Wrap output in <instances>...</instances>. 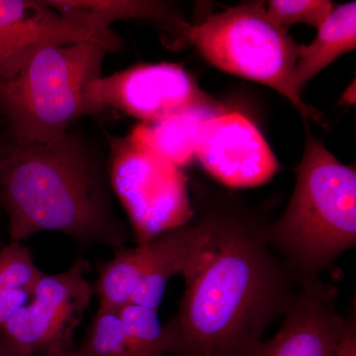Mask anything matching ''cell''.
Listing matches in <instances>:
<instances>
[{
	"instance_id": "cell-21",
	"label": "cell",
	"mask_w": 356,
	"mask_h": 356,
	"mask_svg": "<svg viewBox=\"0 0 356 356\" xmlns=\"http://www.w3.org/2000/svg\"><path fill=\"white\" fill-rule=\"evenodd\" d=\"M334 356H356L355 312L348 314L344 323V329Z\"/></svg>"
},
{
	"instance_id": "cell-22",
	"label": "cell",
	"mask_w": 356,
	"mask_h": 356,
	"mask_svg": "<svg viewBox=\"0 0 356 356\" xmlns=\"http://www.w3.org/2000/svg\"><path fill=\"white\" fill-rule=\"evenodd\" d=\"M356 98V89H355V81L348 86V88L344 90L343 95L341 97V104L353 105L355 104Z\"/></svg>"
},
{
	"instance_id": "cell-17",
	"label": "cell",
	"mask_w": 356,
	"mask_h": 356,
	"mask_svg": "<svg viewBox=\"0 0 356 356\" xmlns=\"http://www.w3.org/2000/svg\"><path fill=\"white\" fill-rule=\"evenodd\" d=\"M137 247L115 250L113 259L100 267L99 278L95 291L99 297V306L120 310L132 302L143 275V250Z\"/></svg>"
},
{
	"instance_id": "cell-15",
	"label": "cell",
	"mask_w": 356,
	"mask_h": 356,
	"mask_svg": "<svg viewBox=\"0 0 356 356\" xmlns=\"http://www.w3.org/2000/svg\"><path fill=\"white\" fill-rule=\"evenodd\" d=\"M355 47L356 2L353 1L334 7L312 43L301 44L295 67V88L301 92L318 72Z\"/></svg>"
},
{
	"instance_id": "cell-4",
	"label": "cell",
	"mask_w": 356,
	"mask_h": 356,
	"mask_svg": "<svg viewBox=\"0 0 356 356\" xmlns=\"http://www.w3.org/2000/svg\"><path fill=\"white\" fill-rule=\"evenodd\" d=\"M109 50L97 42L47 49L13 81L0 84V114L18 146L62 139L74 121L86 116V93L102 76Z\"/></svg>"
},
{
	"instance_id": "cell-1",
	"label": "cell",
	"mask_w": 356,
	"mask_h": 356,
	"mask_svg": "<svg viewBox=\"0 0 356 356\" xmlns=\"http://www.w3.org/2000/svg\"><path fill=\"white\" fill-rule=\"evenodd\" d=\"M213 213L212 245L184 278L177 313L163 325L170 355H247L284 318L298 290L268 242L269 222L241 211Z\"/></svg>"
},
{
	"instance_id": "cell-16",
	"label": "cell",
	"mask_w": 356,
	"mask_h": 356,
	"mask_svg": "<svg viewBox=\"0 0 356 356\" xmlns=\"http://www.w3.org/2000/svg\"><path fill=\"white\" fill-rule=\"evenodd\" d=\"M43 274L22 243L11 242L0 250V325L29 301Z\"/></svg>"
},
{
	"instance_id": "cell-20",
	"label": "cell",
	"mask_w": 356,
	"mask_h": 356,
	"mask_svg": "<svg viewBox=\"0 0 356 356\" xmlns=\"http://www.w3.org/2000/svg\"><path fill=\"white\" fill-rule=\"evenodd\" d=\"M332 9L334 4L327 0H273L268 2L266 11L269 17L282 27L303 23L318 29Z\"/></svg>"
},
{
	"instance_id": "cell-11",
	"label": "cell",
	"mask_w": 356,
	"mask_h": 356,
	"mask_svg": "<svg viewBox=\"0 0 356 356\" xmlns=\"http://www.w3.org/2000/svg\"><path fill=\"white\" fill-rule=\"evenodd\" d=\"M337 294L320 277L300 282L275 336L245 356H334L346 323L337 311Z\"/></svg>"
},
{
	"instance_id": "cell-13",
	"label": "cell",
	"mask_w": 356,
	"mask_h": 356,
	"mask_svg": "<svg viewBox=\"0 0 356 356\" xmlns=\"http://www.w3.org/2000/svg\"><path fill=\"white\" fill-rule=\"evenodd\" d=\"M65 19L81 29L115 38L110 25L119 20L147 19L184 33L186 24L165 2L149 0H46Z\"/></svg>"
},
{
	"instance_id": "cell-2",
	"label": "cell",
	"mask_w": 356,
	"mask_h": 356,
	"mask_svg": "<svg viewBox=\"0 0 356 356\" xmlns=\"http://www.w3.org/2000/svg\"><path fill=\"white\" fill-rule=\"evenodd\" d=\"M0 203L11 242L58 232L81 247L125 248L128 234L112 207L108 184L81 140L67 133L0 156Z\"/></svg>"
},
{
	"instance_id": "cell-12",
	"label": "cell",
	"mask_w": 356,
	"mask_h": 356,
	"mask_svg": "<svg viewBox=\"0 0 356 356\" xmlns=\"http://www.w3.org/2000/svg\"><path fill=\"white\" fill-rule=\"evenodd\" d=\"M213 232L214 213L210 212L194 224L168 229L143 242L144 273L132 303L158 310L170 280L188 276L208 254Z\"/></svg>"
},
{
	"instance_id": "cell-3",
	"label": "cell",
	"mask_w": 356,
	"mask_h": 356,
	"mask_svg": "<svg viewBox=\"0 0 356 356\" xmlns=\"http://www.w3.org/2000/svg\"><path fill=\"white\" fill-rule=\"evenodd\" d=\"M267 238L298 282L320 277L356 245V172L307 129L305 151L286 209Z\"/></svg>"
},
{
	"instance_id": "cell-6",
	"label": "cell",
	"mask_w": 356,
	"mask_h": 356,
	"mask_svg": "<svg viewBox=\"0 0 356 356\" xmlns=\"http://www.w3.org/2000/svg\"><path fill=\"white\" fill-rule=\"evenodd\" d=\"M88 262L44 273L29 301L0 325V356H65L92 298Z\"/></svg>"
},
{
	"instance_id": "cell-18",
	"label": "cell",
	"mask_w": 356,
	"mask_h": 356,
	"mask_svg": "<svg viewBox=\"0 0 356 356\" xmlns=\"http://www.w3.org/2000/svg\"><path fill=\"white\" fill-rule=\"evenodd\" d=\"M65 356H137L118 310L98 307L83 343Z\"/></svg>"
},
{
	"instance_id": "cell-9",
	"label": "cell",
	"mask_w": 356,
	"mask_h": 356,
	"mask_svg": "<svg viewBox=\"0 0 356 356\" xmlns=\"http://www.w3.org/2000/svg\"><path fill=\"white\" fill-rule=\"evenodd\" d=\"M97 42L113 51L118 39L72 24L46 0H0V84L13 81L41 51L79 42Z\"/></svg>"
},
{
	"instance_id": "cell-10",
	"label": "cell",
	"mask_w": 356,
	"mask_h": 356,
	"mask_svg": "<svg viewBox=\"0 0 356 356\" xmlns=\"http://www.w3.org/2000/svg\"><path fill=\"white\" fill-rule=\"evenodd\" d=\"M195 156L208 172L229 187L259 186L280 168L259 129L240 113H221L206 122Z\"/></svg>"
},
{
	"instance_id": "cell-8",
	"label": "cell",
	"mask_w": 356,
	"mask_h": 356,
	"mask_svg": "<svg viewBox=\"0 0 356 356\" xmlns=\"http://www.w3.org/2000/svg\"><path fill=\"white\" fill-rule=\"evenodd\" d=\"M210 100L177 65H142L100 76L86 93V115L110 108L153 123Z\"/></svg>"
},
{
	"instance_id": "cell-14",
	"label": "cell",
	"mask_w": 356,
	"mask_h": 356,
	"mask_svg": "<svg viewBox=\"0 0 356 356\" xmlns=\"http://www.w3.org/2000/svg\"><path fill=\"white\" fill-rule=\"evenodd\" d=\"M222 113L212 100L199 103L136 129L132 139L175 166L184 165L195 156L201 129Z\"/></svg>"
},
{
	"instance_id": "cell-24",
	"label": "cell",
	"mask_w": 356,
	"mask_h": 356,
	"mask_svg": "<svg viewBox=\"0 0 356 356\" xmlns=\"http://www.w3.org/2000/svg\"></svg>"
},
{
	"instance_id": "cell-5",
	"label": "cell",
	"mask_w": 356,
	"mask_h": 356,
	"mask_svg": "<svg viewBox=\"0 0 356 356\" xmlns=\"http://www.w3.org/2000/svg\"><path fill=\"white\" fill-rule=\"evenodd\" d=\"M184 36L218 69L264 84L286 97L305 120L320 113L302 99L294 86L301 44L276 24L261 2L232 7L203 22L186 26Z\"/></svg>"
},
{
	"instance_id": "cell-23",
	"label": "cell",
	"mask_w": 356,
	"mask_h": 356,
	"mask_svg": "<svg viewBox=\"0 0 356 356\" xmlns=\"http://www.w3.org/2000/svg\"><path fill=\"white\" fill-rule=\"evenodd\" d=\"M2 149H0V156H1Z\"/></svg>"
},
{
	"instance_id": "cell-7",
	"label": "cell",
	"mask_w": 356,
	"mask_h": 356,
	"mask_svg": "<svg viewBox=\"0 0 356 356\" xmlns=\"http://www.w3.org/2000/svg\"><path fill=\"white\" fill-rule=\"evenodd\" d=\"M112 184L138 228L165 232L184 225L191 209L177 166L132 138L112 145Z\"/></svg>"
},
{
	"instance_id": "cell-19",
	"label": "cell",
	"mask_w": 356,
	"mask_h": 356,
	"mask_svg": "<svg viewBox=\"0 0 356 356\" xmlns=\"http://www.w3.org/2000/svg\"><path fill=\"white\" fill-rule=\"evenodd\" d=\"M119 315L137 356L168 355V339L158 310L131 302L119 310Z\"/></svg>"
}]
</instances>
